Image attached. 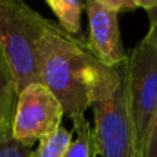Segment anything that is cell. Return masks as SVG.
Wrapping results in <instances>:
<instances>
[{
	"mask_svg": "<svg viewBox=\"0 0 157 157\" xmlns=\"http://www.w3.org/2000/svg\"><path fill=\"white\" fill-rule=\"evenodd\" d=\"M32 146H26L15 139L0 141V157H32Z\"/></svg>",
	"mask_w": 157,
	"mask_h": 157,
	"instance_id": "11",
	"label": "cell"
},
{
	"mask_svg": "<svg viewBox=\"0 0 157 157\" xmlns=\"http://www.w3.org/2000/svg\"><path fill=\"white\" fill-rule=\"evenodd\" d=\"M145 11L149 18V29H147L146 35H149L153 39V41L157 46V0H155V3Z\"/></svg>",
	"mask_w": 157,
	"mask_h": 157,
	"instance_id": "14",
	"label": "cell"
},
{
	"mask_svg": "<svg viewBox=\"0 0 157 157\" xmlns=\"http://www.w3.org/2000/svg\"><path fill=\"white\" fill-rule=\"evenodd\" d=\"M40 83L55 95L71 120L86 116L109 68L99 63L83 37L63 32L57 24L44 33L39 48Z\"/></svg>",
	"mask_w": 157,
	"mask_h": 157,
	"instance_id": "1",
	"label": "cell"
},
{
	"mask_svg": "<svg viewBox=\"0 0 157 157\" xmlns=\"http://www.w3.org/2000/svg\"><path fill=\"white\" fill-rule=\"evenodd\" d=\"M18 94L15 75L0 44V141L13 138V121Z\"/></svg>",
	"mask_w": 157,
	"mask_h": 157,
	"instance_id": "7",
	"label": "cell"
},
{
	"mask_svg": "<svg viewBox=\"0 0 157 157\" xmlns=\"http://www.w3.org/2000/svg\"><path fill=\"white\" fill-rule=\"evenodd\" d=\"M91 109L98 156L135 157L134 131L128 108V59L109 68Z\"/></svg>",
	"mask_w": 157,
	"mask_h": 157,
	"instance_id": "3",
	"label": "cell"
},
{
	"mask_svg": "<svg viewBox=\"0 0 157 157\" xmlns=\"http://www.w3.org/2000/svg\"><path fill=\"white\" fill-rule=\"evenodd\" d=\"M52 24L26 3L0 0V44L15 75L18 91L40 83L39 48Z\"/></svg>",
	"mask_w": 157,
	"mask_h": 157,
	"instance_id": "2",
	"label": "cell"
},
{
	"mask_svg": "<svg viewBox=\"0 0 157 157\" xmlns=\"http://www.w3.org/2000/svg\"><path fill=\"white\" fill-rule=\"evenodd\" d=\"M106 4L117 13H130L142 8V0H105Z\"/></svg>",
	"mask_w": 157,
	"mask_h": 157,
	"instance_id": "13",
	"label": "cell"
},
{
	"mask_svg": "<svg viewBox=\"0 0 157 157\" xmlns=\"http://www.w3.org/2000/svg\"><path fill=\"white\" fill-rule=\"evenodd\" d=\"M72 136L73 131L61 125L55 132L39 141L37 147L32 152V157H65L72 144Z\"/></svg>",
	"mask_w": 157,
	"mask_h": 157,
	"instance_id": "10",
	"label": "cell"
},
{
	"mask_svg": "<svg viewBox=\"0 0 157 157\" xmlns=\"http://www.w3.org/2000/svg\"><path fill=\"white\" fill-rule=\"evenodd\" d=\"M46 4L58 19V26L75 37L81 36V15L86 2L81 0H47Z\"/></svg>",
	"mask_w": 157,
	"mask_h": 157,
	"instance_id": "8",
	"label": "cell"
},
{
	"mask_svg": "<svg viewBox=\"0 0 157 157\" xmlns=\"http://www.w3.org/2000/svg\"><path fill=\"white\" fill-rule=\"evenodd\" d=\"M84 13L88 19L87 48L92 57L106 68H113L128 59L124 50L116 10L105 0H87Z\"/></svg>",
	"mask_w": 157,
	"mask_h": 157,
	"instance_id": "6",
	"label": "cell"
},
{
	"mask_svg": "<svg viewBox=\"0 0 157 157\" xmlns=\"http://www.w3.org/2000/svg\"><path fill=\"white\" fill-rule=\"evenodd\" d=\"M63 110L55 95L41 83L21 90L13 121V139L26 146L51 135L61 127Z\"/></svg>",
	"mask_w": 157,
	"mask_h": 157,
	"instance_id": "5",
	"label": "cell"
},
{
	"mask_svg": "<svg viewBox=\"0 0 157 157\" xmlns=\"http://www.w3.org/2000/svg\"><path fill=\"white\" fill-rule=\"evenodd\" d=\"M128 108L135 157H142L157 110V46L149 35L128 55Z\"/></svg>",
	"mask_w": 157,
	"mask_h": 157,
	"instance_id": "4",
	"label": "cell"
},
{
	"mask_svg": "<svg viewBox=\"0 0 157 157\" xmlns=\"http://www.w3.org/2000/svg\"><path fill=\"white\" fill-rule=\"evenodd\" d=\"M142 157H157V110H156L155 117H153L149 134H147L144 156Z\"/></svg>",
	"mask_w": 157,
	"mask_h": 157,
	"instance_id": "12",
	"label": "cell"
},
{
	"mask_svg": "<svg viewBox=\"0 0 157 157\" xmlns=\"http://www.w3.org/2000/svg\"><path fill=\"white\" fill-rule=\"evenodd\" d=\"M73 132H76V141H72L65 157H97V141L94 135V128H91L86 116H80L72 120Z\"/></svg>",
	"mask_w": 157,
	"mask_h": 157,
	"instance_id": "9",
	"label": "cell"
}]
</instances>
